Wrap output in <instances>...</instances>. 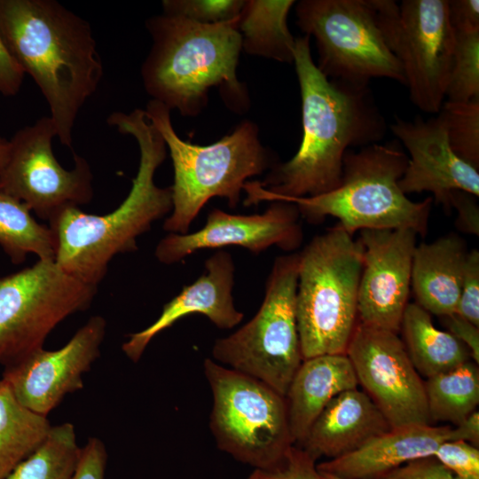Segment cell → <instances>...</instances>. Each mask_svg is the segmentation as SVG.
Here are the masks:
<instances>
[{"mask_svg": "<svg viewBox=\"0 0 479 479\" xmlns=\"http://www.w3.org/2000/svg\"><path fill=\"white\" fill-rule=\"evenodd\" d=\"M310 39L295 38L294 54L302 98L299 149L287 161L276 163L263 181L245 184V206L289 201L336 189L349 147L374 144L385 134L384 118L369 87L325 76L312 59Z\"/></svg>", "mask_w": 479, "mask_h": 479, "instance_id": "cell-1", "label": "cell"}, {"mask_svg": "<svg viewBox=\"0 0 479 479\" xmlns=\"http://www.w3.org/2000/svg\"><path fill=\"white\" fill-rule=\"evenodd\" d=\"M0 31L47 101L60 143L71 147L77 115L103 76L90 25L55 0H0Z\"/></svg>", "mask_w": 479, "mask_h": 479, "instance_id": "cell-2", "label": "cell"}, {"mask_svg": "<svg viewBox=\"0 0 479 479\" xmlns=\"http://www.w3.org/2000/svg\"><path fill=\"white\" fill-rule=\"evenodd\" d=\"M107 123L132 136L139 148L137 173L125 200L106 215H92L79 207L62 210L49 222L56 240L55 262L67 274L98 287L118 254L137 250V239L172 210V192L154 183L164 161L166 144L145 110L114 112Z\"/></svg>", "mask_w": 479, "mask_h": 479, "instance_id": "cell-3", "label": "cell"}, {"mask_svg": "<svg viewBox=\"0 0 479 479\" xmlns=\"http://www.w3.org/2000/svg\"><path fill=\"white\" fill-rule=\"evenodd\" d=\"M237 23L238 18L201 24L166 13L147 19L153 43L141 77L152 99L195 117L207 106L209 90L216 87L229 109L246 112L249 97L236 73L242 50Z\"/></svg>", "mask_w": 479, "mask_h": 479, "instance_id": "cell-4", "label": "cell"}, {"mask_svg": "<svg viewBox=\"0 0 479 479\" xmlns=\"http://www.w3.org/2000/svg\"><path fill=\"white\" fill-rule=\"evenodd\" d=\"M169 148L174 169L172 210L163 223L169 233L185 234L207 202L226 199L234 208L247 179L275 164V154L259 139L258 128L244 120L216 142L200 145L183 140L176 133L170 110L151 99L145 110Z\"/></svg>", "mask_w": 479, "mask_h": 479, "instance_id": "cell-5", "label": "cell"}, {"mask_svg": "<svg viewBox=\"0 0 479 479\" xmlns=\"http://www.w3.org/2000/svg\"><path fill=\"white\" fill-rule=\"evenodd\" d=\"M408 156L392 141L371 144L343 157L340 185L328 192L290 200L300 216L319 224L326 216L349 235L362 230L410 229L425 236L433 198L412 201L399 187Z\"/></svg>", "mask_w": 479, "mask_h": 479, "instance_id": "cell-6", "label": "cell"}, {"mask_svg": "<svg viewBox=\"0 0 479 479\" xmlns=\"http://www.w3.org/2000/svg\"><path fill=\"white\" fill-rule=\"evenodd\" d=\"M298 253L295 315L302 358L344 355L357 326L363 247L336 224Z\"/></svg>", "mask_w": 479, "mask_h": 479, "instance_id": "cell-7", "label": "cell"}, {"mask_svg": "<svg viewBox=\"0 0 479 479\" xmlns=\"http://www.w3.org/2000/svg\"><path fill=\"white\" fill-rule=\"evenodd\" d=\"M299 253L278 256L256 314L232 334L217 339L213 360L254 377L282 396L303 358L295 315Z\"/></svg>", "mask_w": 479, "mask_h": 479, "instance_id": "cell-8", "label": "cell"}, {"mask_svg": "<svg viewBox=\"0 0 479 479\" xmlns=\"http://www.w3.org/2000/svg\"><path fill=\"white\" fill-rule=\"evenodd\" d=\"M217 447L255 469L274 466L294 445L284 396L264 382L211 358L203 363Z\"/></svg>", "mask_w": 479, "mask_h": 479, "instance_id": "cell-9", "label": "cell"}, {"mask_svg": "<svg viewBox=\"0 0 479 479\" xmlns=\"http://www.w3.org/2000/svg\"><path fill=\"white\" fill-rule=\"evenodd\" d=\"M296 24L313 36L318 68L330 80L368 86L373 78L405 85L403 67L381 28L373 0H302Z\"/></svg>", "mask_w": 479, "mask_h": 479, "instance_id": "cell-10", "label": "cell"}, {"mask_svg": "<svg viewBox=\"0 0 479 479\" xmlns=\"http://www.w3.org/2000/svg\"><path fill=\"white\" fill-rule=\"evenodd\" d=\"M97 287L64 271L55 261L0 276V365L5 366L43 348L65 318L86 310Z\"/></svg>", "mask_w": 479, "mask_h": 479, "instance_id": "cell-11", "label": "cell"}, {"mask_svg": "<svg viewBox=\"0 0 479 479\" xmlns=\"http://www.w3.org/2000/svg\"><path fill=\"white\" fill-rule=\"evenodd\" d=\"M389 49L399 60L410 99L421 111L439 113L449 82L455 32L448 0H373Z\"/></svg>", "mask_w": 479, "mask_h": 479, "instance_id": "cell-12", "label": "cell"}, {"mask_svg": "<svg viewBox=\"0 0 479 479\" xmlns=\"http://www.w3.org/2000/svg\"><path fill=\"white\" fill-rule=\"evenodd\" d=\"M55 137L50 116L19 130L9 141L8 157L0 169V193L24 202L48 222L67 208L89 203L93 196L89 162L73 153L74 168L64 169L52 151Z\"/></svg>", "mask_w": 479, "mask_h": 479, "instance_id": "cell-13", "label": "cell"}, {"mask_svg": "<svg viewBox=\"0 0 479 479\" xmlns=\"http://www.w3.org/2000/svg\"><path fill=\"white\" fill-rule=\"evenodd\" d=\"M346 355L391 428L430 424L424 381L397 333L357 323Z\"/></svg>", "mask_w": 479, "mask_h": 479, "instance_id": "cell-14", "label": "cell"}, {"mask_svg": "<svg viewBox=\"0 0 479 479\" xmlns=\"http://www.w3.org/2000/svg\"><path fill=\"white\" fill-rule=\"evenodd\" d=\"M106 319L92 316L63 347L43 348L4 366L2 380L18 400L47 416L70 393L83 388V374L100 355Z\"/></svg>", "mask_w": 479, "mask_h": 479, "instance_id": "cell-15", "label": "cell"}, {"mask_svg": "<svg viewBox=\"0 0 479 479\" xmlns=\"http://www.w3.org/2000/svg\"><path fill=\"white\" fill-rule=\"evenodd\" d=\"M300 213L294 203L271 201L262 214L236 215L213 208L205 225L185 234L169 233L160 240L155 256L165 264L179 263L200 249L240 247L258 255L271 247L293 252L302 242Z\"/></svg>", "mask_w": 479, "mask_h": 479, "instance_id": "cell-16", "label": "cell"}, {"mask_svg": "<svg viewBox=\"0 0 479 479\" xmlns=\"http://www.w3.org/2000/svg\"><path fill=\"white\" fill-rule=\"evenodd\" d=\"M410 229L362 230L363 268L359 281L357 318L365 326L400 331L411 291L416 247Z\"/></svg>", "mask_w": 479, "mask_h": 479, "instance_id": "cell-17", "label": "cell"}, {"mask_svg": "<svg viewBox=\"0 0 479 479\" xmlns=\"http://www.w3.org/2000/svg\"><path fill=\"white\" fill-rule=\"evenodd\" d=\"M390 129L410 154L399 180L404 194L429 192L433 201L450 212L453 191L478 197L479 169L465 162L450 146L444 123L438 114L427 121L417 116L412 122L395 117Z\"/></svg>", "mask_w": 479, "mask_h": 479, "instance_id": "cell-18", "label": "cell"}, {"mask_svg": "<svg viewBox=\"0 0 479 479\" xmlns=\"http://www.w3.org/2000/svg\"><path fill=\"white\" fill-rule=\"evenodd\" d=\"M204 266V273L165 303L153 324L129 334L122 349L131 361L137 362L157 334L188 315H204L221 329H231L242 321L244 315L235 307L232 295L235 265L231 254L219 249Z\"/></svg>", "mask_w": 479, "mask_h": 479, "instance_id": "cell-19", "label": "cell"}, {"mask_svg": "<svg viewBox=\"0 0 479 479\" xmlns=\"http://www.w3.org/2000/svg\"><path fill=\"white\" fill-rule=\"evenodd\" d=\"M445 441H453L450 425L411 424L390 428L360 448L316 467L319 473L341 479H378L410 460L434 455Z\"/></svg>", "mask_w": 479, "mask_h": 479, "instance_id": "cell-20", "label": "cell"}, {"mask_svg": "<svg viewBox=\"0 0 479 479\" xmlns=\"http://www.w3.org/2000/svg\"><path fill=\"white\" fill-rule=\"evenodd\" d=\"M391 428L385 416L357 388L335 396L311 425L298 446L314 460L349 453Z\"/></svg>", "mask_w": 479, "mask_h": 479, "instance_id": "cell-21", "label": "cell"}, {"mask_svg": "<svg viewBox=\"0 0 479 479\" xmlns=\"http://www.w3.org/2000/svg\"><path fill=\"white\" fill-rule=\"evenodd\" d=\"M357 385L346 354L303 359L285 396L294 445L304 441L317 417L335 396Z\"/></svg>", "mask_w": 479, "mask_h": 479, "instance_id": "cell-22", "label": "cell"}, {"mask_svg": "<svg viewBox=\"0 0 479 479\" xmlns=\"http://www.w3.org/2000/svg\"><path fill=\"white\" fill-rule=\"evenodd\" d=\"M467 252L453 233L416 246L411 288L418 305L439 317L455 313Z\"/></svg>", "mask_w": 479, "mask_h": 479, "instance_id": "cell-23", "label": "cell"}, {"mask_svg": "<svg viewBox=\"0 0 479 479\" xmlns=\"http://www.w3.org/2000/svg\"><path fill=\"white\" fill-rule=\"evenodd\" d=\"M400 331L413 366L419 374L427 378L470 360L467 347L448 331L436 328L430 313L416 302L407 304Z\"/></svg>", "mask_w": 479, "mask_h": 479, "instance_id": "cell-24", "label": "cell"}, {"mask_svg": "<svg viewBox=\"0 0 479 479\" xmlns=\"http://www.w3.org/2000/svg\"><path fill=\"white\" fill-rule=\"evenodd\" d=\"M294 0H244L238 16L242 50L250 55L294 63L295 38L287 26Z\"/></svg>", "mask_w": 479, "mask_h": 479, "instance_id": "cell-25", "label": "cell"}, {"mask_svg": "<svg viewBox=\"0 0 479 479\" xmlns=\"http://www.w3.org/2000/svg\"><path fill=\"white\" fill-rule=\"evenodd\" d=\"M51 427L47 416L22 404L0 379V479L41 446Z\"/></svg>", "mask_w": 479, "mask_h": 479, "instance_id": "cell-26", "label": "cell"}, {"mask_svg": "<svg viewBox=\"0 0 479 479\" xmlns=\"http://www.w3.org/2000/svg\"><path fill=\"white\" fill-rule=\"evenodd\" d=\"M24 202L0 193V247L14 264L29 254L55 261L56 240L49 225L39 224Z\"/></svg>", "mask_w": 479, "mask_h": 479, "instance_id": "cell-27", "label": "cell"}, {"mask_svg": "<svg viewBox=\"0 0 479 479\" xmlns=\"http://www.w3.org/2000/svg\"><path fill=\"white\" fill-rule=\"evenodd\" d=\"M430 421L454 427L476 411L479 404V369L467 360L424 381Z\"/></svg>", "mask_w": 479, "mask_h": 479, "instance_id": "cell-28", "label": "cell"}, {"mask_svg": "<svg viewBox=\"0 0 479 479\" xmlns=\"http://www.w3.org/2000/svg\"><path fill=\"white\" fill-rule=\"evenodd\" d=\"M81 448L72 423L52 426L41 446L18 465L7 479H71Z\"/></svg>", "mask_w": 479, "mask_h": 479, "instance_id": "cell-29", "label": "cell"}, {"mask_svg": "<svg viewBox=\"0 0 479 479\" xmlns=\"http://www.w3.org/2000/svg\"><path fill=\"white\" fill-rule=\"evenodd\" d=\"M438 114L454 153L479 169V98L467 102L447 100Z\"/></svg>", "mask_w": 479, "mask_h": 479, "instance_id": "cell-30", "label": "cell"}, {"mask_svg": "<svg viewBox=\"0 0 479 479\" xmlns=\"http://www.w3.org/2000/svg\"><path fill=\"white\" fill-rule=\"evenodd\" d=\"M445 97L454 102L479 98V30L455 32V50Z\"/></svg>", "mask_w": 479, "mask_h": 479, "instance_id": "cell-31", "label": "cell"}, {"mask_svg": "<svg viewBox=\"0 0 479 479\" xmlns=\"http://www.w3.org/2000/svg\"><path fill=\"white\" fill-rule=\"evenodd\" d=\"M244 0H164L163 13L214 24L238 18Z\"/></svg>", "mask_w": 479, "mask_h": 479, "instance_id": "cell-32", "label": "cell"}, {"mask_svg": "<svg viewBox=\"0 0 479 479\" xmlns=\"http://www.w3.org/2000/svg\"><path fill=\"white\" fill-rule=\"evenodd\" d=\"M316 465L305 451L292 445L274 466L254 469L248 479H323Z\"/></svg>", "mask_w": 479, "mask_h": 479, "instance_id": "cell-33", "label": "cell"}, {"mask_svg": "<svg viewBox=\"0 0 479 479\" xmlns=\"http://www.w3.org/2000/svg\"><path fill=\"white\" fill-rule=\"evenodd\" d=\"M434 456L459 479H479V449L463 440L445 441Z\"/></svg>", "mask_w": 479, "mask_h": 479, "instance_id": "cell-34", "label": "cell"}, {"mask_svg": "<svg viewBox=\"0 0 479 479\" xmlns=\"http://www.w3.org/2000/svg\"><path fill=\"white\" fill-rule=\"evenodd\" d=\"M455 313L479 326V252H467Z\"/></svg>", "mask_w": 479, "mask_h": 479, "instance_id": "cell-35", "label": "cell"}, {"mask_svg": "<svg viewBox=\"0 0 479 479\" xmlns=\"http://www.w3.org/2000/svg\"><path fill=\"white\" fill-rule=\"evenodd\" d=\"M378 479H459L434 455L410 460Z\"/></svg>", "mask_w": 479, "mask_h": 479, "instance_id": "cell-36", "label": "cell"}, {"mask_svg": "<svg viewBox=\"0 0 479 479\" xmlns=\"http://www.w3.org/2000/svg\"><path fill=\"white\" fill-rule=\"evenodd\" d=\"M107 453L104 443L90 437L81 448L80 457L71 479H104Z\"/></svg>", "mask_w": 479, "mask_h": 479, "instance_id": "cell-37", "label": "cell"}, {"mask_svg": "<svg viewBox=\"0 0 479 479\" xmlns=\"http://www.w3.org/2000/svg\"><path fill=\"white\" fill-rule=\"evenodd\" d=\"M451 207L458 212L457 228L466 233L479 234V208L475 196L464 191H453Z\"/></svg>", "mask_w": 479, "mask_h": 479, "instance_id": "cell-38", "label": "cell"}, {"mask_svg": "<svg viewBox=\"0 0 479 479\" xmlns=\"http://www.w3.org/2000/svg\"><path fill=\"white\" fill-rule=\"evenodd\" d=\"M25 73L9 51L0 31V93L16 95L22 84Z\"/></svg>", "mask_w": 479, "mask_h": 479, "instance_id": "cell-39", "label": "cell"}, {"mask_svg": "<svg viewBox=\"0 0 479 479\" xmlns=\"http://www.w3.org/2000/svg\"><path fill=\"white\" fill-rule=\"evenodd\" d=\"M443 325L469 350L474 361L479 363V326L456 313L440 317Z\"/></svg>", "mask_w": 479, "mask_h": 479, "instance_id": "cell-40", "label": "cell"}, {"mask_svg": "<svg viewBox=\"0 0 479 479\" xmlns=\"http://www.w3.org/2000/svg\"><path fill=\"white\" fill-rule=\"evenodd\" d=\"M448 8L455 32L479 30L478 0H448Z\"/></svg>", "mask_w": 479, "mask_h": 479, "instance_id": "cell-41", "label": "cell"}, {"mask_svg": "<svg viewBox=\"0 0 479 479\" xmlns=\"http://www.w3.org/2000/svg\"><path fill=\"white\" fill-rule=\"evenodd\" d=\"M453 440H463L479 446V412L475 411L458 426L453 427Z\"/></svg>", "mask_w": 479, "mask_h": 479, "instance_id": "cell-42", "label": "cell"}, {"mask_svg": "<svg viewBox=\"0 0 479 479\" xmlns=\"http://www.w3.org/2000/svg\"><path fill=\"white\" fill-rule=\"evenodd\" d=\"M9 153V141L0 142V169L4 165Z\"/></svg>", "mask_w": 479, "mask_h": 479, "instance_id": "cell-43", "label": "cell"}, {"mask_svg": "<svg viewBox=\"0 0 479 479\" xmlns=\"http://www.w3.org/2000/svg\"><path fill=\"white\" fill-rule=\"evenodd\" d=\"M319 473V472H318ZM323 479H341L339 477H336L334 475H329V474H322L319 473Z\"/></svg>", "mask_w": 479, "mask_h": 479, "instance_id": "cell-44", "label": "cell"}, {"mask_svg": "<svg viewBox=\"0 0 479 479\" xmlns=\"http://www.w3.org/2000/svg\"><path fill=\"white\" fill-rule=\"evenodd\" d=\"M5 139L2 138L0 136V142L4 141Z\"/></svg>", "mask_w": 479, "mask_h": 479, "instance_id": "cell-45", "label": "cell"}]
</instances>
